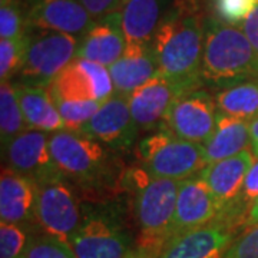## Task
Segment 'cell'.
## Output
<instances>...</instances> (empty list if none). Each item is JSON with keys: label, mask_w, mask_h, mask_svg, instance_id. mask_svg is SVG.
I'll return each instance as SVG.
<instances>
[{"label": "cell", "mask_w": 258, "mask_h": 258, "mask_svg": "<svg viewBox=\"0 0 258 258\" xmlns=\"http://www.w3.org/2000/svg\"><path fill=\"white\" fill-rule=\"evenodd\" d=\"M204 20L197 0H174L151 46L159 72L178 82L201 88Z\"/></svg>", "instance_id": "obj_1"}, {"label": "cell", "mask_w": 258, "mask_h": 258, "mask_svg": "<svg viewBox=\"0 0 258 258\" xmlns=\"http://www.w3.org/2000/svg\"><path fill=\"white\" fill-rule=\"evenodd\" d=\"M258 79V52L241 28L218 18L204 20L203 85L222 91L241 82Z\"/></svg>", "instance_id": "obj_2"}, {"label": "cell", "mask_w": 258, "mask_h": 258, "mask_svg": "<svg viewBox=\"0 0 258 258\" xmlns=\"http://www.w3.org/2000/svg\"><path fill=\"white\" fill-rule=\"evenodd\" d=\"M49 148L59 171L85 189H112L123 181L116 152L81 132L62 129L49 137Z\"/></svg>", "instance_id": "obj_3"}, {"label": "cell", "mask_w": 258, "mask_h": 258, "mask_svg": "<svg viewBox=\"0 0 258 258\" xmlns=\"http://www.w3.org/2000/svg\"><path fill=\"white\" fill-rule=\"evenodd\" d=\"M122 184L134 194L132 208L138 225L137 245L162 252L174 220L181 181L154 178L142 168L128 171Z\"/></svg>", "instance_id": "obj_4"}, {"label": "cell", "mask_w": 258, "mask_h": 258, "mask_svg": "<svg viewBox=\"0 0 258 258\" xmlns=\"http://www.w3.org/2000/svg\"><path fill=\"white\" fill-rule=\"evenodd\" d=\"M69 244L76 258H126L137 247L118 201L82 203L81 222Z\"/></svg>", "instance_id": "obj_5"}, {"label": "cell", "mask_w": 258, "mask_h": 258, "mask_svg": "<svg viewBox=\"0 0 258 258\" xmlns=\"http://www.w3.org/2000/svg\"><path fill=\"white\" fill-rule=\"evenodd\" d=\"M141 168L154 178L184 181L204 169L203 144L185 141L161 129L138 144Z\"/></svg>", "instance_id": "obj_6"}, {"label": "cell", "mask_w": 258, "mask_h": 258, "mask_svg": "<svg viewBox=\"0 0 258 258\" xmlns=\"http://www.w3.org/2000/svg\"><path fill=\"white\" fill-rule=\"evenodd\" d=\"M22 85L49 88L50 82L76 57L79 37L50 30L29 29Z\"/></svg>", "instance_id": "obj_7"}, {"label": "cell", "mask_w": 258, "mask_h": 258, "mask_svg": "<svg viewBox=\"0 0 258 258\" xmlns=\"http://www.w3.org/2000/svg\"><path fill=\"white\" fill-rule=\"evenodd\" d=\"M69 179L57 175L37 185L35 220L42 232L69 242L81 222V205Z\"/></svg>", "instance_id": "obj_8"}, {"label": "cell", "mask_w": 258, "mask_h": 258, "mask_svg": "<svg viewBox=\"0 0 258 258\" xmlns=\"http://www.w3.org/2000/svg\"><path fill=\"white\" fill-rule=\"evenodd\" d=\"M254 164V154L248 149L235 157L207 164L200 172L205 185L220 205L221 214L218 218L231 220L245 227L247 214L238 205L244 179Z\"/></svg>", "instance_id": "obj_9"}, {"label": "cell", "mask_w": 258, "mask_h": 258, "mask_svg": "<svg viewBox=\"0 0 258 258\" xmlns=\"http://www.w3.org/2000/svg\"><path fill=\"white\" fill-rule=\"evenodd\" d=\"M215 98L201 88L181 95L166 115L161 129L169 131L178 138L204 144L217 125Z\"/></svg>", "instance_id": "obj_10"}, {"label": "cell", "mask_w": 258, "mask_h": 258, "mask_svg": "<svg viewBox=\"0 0 258 258\" xmlns=\"http://www.w3.org/2000/svg\"><path fill=\"white\" fill-rule=\"evenodd\" d=\"M53 99L108 101L115 95L109 68L75 57L49 85Z\"/></svg>", "instance_id": "obj_11"}, {"label": "cell", "mask_w": 258, "mask_h": 258, "mask_svg": "<svg viewBox=\"0 0 258 258\" xmlns=\"http://www.w3.org/2000/svg\"><path fill=\"white\" fill-rule=\"evenodd\" d=\"M79 132L103 147L120 152L134 147L139 126L132 118L128 98L115 93L102 103Z\"/></svg>", "instance_id": "obj_12"}, {"label": "cell", "mask_w": 258, "mask_h": 258, "mask_svg": "<svg viewBox=\"0 0 258 258\" xmlns=\"http://www.w3.org/2000/svg\"><path fill=\"white\" fill-rule=\"evenodd\" d=\"M8 168L33 182H43L62 175L49 148L46 132L26 129L3 147Z\"/></svg>", "instance_id": "obj_13"}, {"label": "cell", "mask_w": 258, "mask_h": 258, "mask_svg": "<svg viewBox=\"0 0 258 258\" xmlns=\"http://www.w3.org/2000/svg\"><path fill=\"white\" fill-rule=\"evenodd\" d=\"M194 89L198 88L174 81L159 72L128 96L132 118L139 129L162 128L166 115L176 99Z\"/></svg>", "instance_id": "obj_14"}, {"label": "cell", "mask_w": 258, "mask_h": 258, "mask_svg": "<svg viewBox=\"0 0 258 258\" xmlns=\"http://www.w3.org/2000/svg\"><path fill=\"white\" fill-rule=\"evenodd\" d=\"M220 214V205L200 174L181 181L174 220L168 231L166 247L186 232L217 220Z\"/></svg>", "instance_id": "obj_15"}, {"label": "cell", "mask_w": 258, "mask_h": 258, "mask_svg": "<svg viewBox=\"0 0 258 258\" xmlns=\"http://www.w3.org/2000/svg\"><path fill=\"white\" fill-rule=\"evenodd\" d=\"M95 22L78 0H30L26 8L28 30H50L81 39Z\"/></svg>", "instance_id": "obj_16"}, {"label": "cell", "mask_w": 258, "mask_h": 258, "mask_svg": "<svg viewBox=\"0 0 258 258\" xmlns=\"http://www.w3.org/2000/svg\"><path fill=\"white\" fill-rule=\"evenodd\" d=\"M240 224L217 218L171 242L159 258H222L238 237Z\"/></svg>", "instance_id": "obj_17"}, {"label": "cell", "mask_w": 258, "mask_h": 258, "mask_svg": "<svg viewBox=\"0 0 258 258\" xmlns=\"http://www.w3.org/2000/svg\"><path fill=\"white\" fill-rule=\"evenodd\" d=\"M126 46L128 42L122 29L120 10H118L96 20L92 28L79 39L76 57L109 68L123 55Z\"/></svg>", "instance_id": "obj_18"}, {"label": "cell", "mask_w": 258, "mask_h": 258, "mask_svg": "<svg viewBox=\"0 0 258 258\" xmlns=\"http://www.w3.org/2000/svg\"><path fill=\"white\" fill-rule=\"evenodd\" d=\"M116 95L126 96L159 74V64L151 45L128 43L123 55L109 66Z\"/></svg>", "instance_id": "obj_19"}, {"label": "cell", "mask_w": 258, "mask_h": 258, "mask_svg": "<svg viewBox=\"0 0 258 258\" xmlns=\"http://www.w3.org/2000/svg\"><path fill=\"white\" fill-rule=\"evenodd\" d=\"M37 185L26 176L3 168L0 178V218L8 224H33Z\"/></svg>", "instance_id": "obj_20"}, {"label": "cell", "mask_w": 258, "mask_h": 258, "mask_svg": "<svg viewBox=\"0 0 258 258\" xmlns=\"http://www.w3.org/2000/svg\"><path fill=\"white\" fill-rule=\"evenodd\" d=\"M174 0H128L120 9L128 43L151 45Z\"/></svg>", "instance_id": "obj_21"}, {"label": "cell", "mask_w": 258, "mask_h": 258, "mask_svg": "<svg viewBox=\"0 0 258 258\" xmlns=\"http://www.w3.org/2000/svg\"><path fill=\"white\" fill-rule=\"evenodd\" d=\"M251 145L248 120L217 113V125L212 135L203 144L205 164L235 157Z\"/></svg>", "instance_id": "obj_22"}, {"label": "cell", "mask_w": 258, "mask_h": 258, "mask_svg": "<svg viewBox=\"0 0 258 258\" xmlns=\"http://www.w3.org/2000/svg\"><path fill=\"white\" fill-rule=\"evenodd\" d=\"M19 103L23 112L29 129L42 132H57L64 129L60 113L56 108L55 101L49 88L15 85Z\"/></svg>", "instance_id": "obj_23"}, {"label": "cell", "mask_w": 258, "mask_h": 258, "mask_svg": "<svg viewBox=\"0 0 258 258\" xmlns=\"http://www.w3.org/2000/svg\"><path fill=\"white\" fill-rule=\"evenodd\" d=\"M218 112L251 122L258 116V79L241 82L215 95Z\"/></svg>", "instance_id": "obj_24"}, {"label": "cell", "mask_w": 258, "mask_h": 258, "mask_svg": "<svg viewBox=\"0 0 258 258\" xmlns=\"http://www.w3.org/2000/svg\"><path fill=\"white\" fill-rule=\"evenodd\" d=\"M28 125L16 95V86L10 81L0 85V137L2 147H5L10 139L18 137Z\"/></svg>", "instance_id": "obj_25"}, {"label": "cell", "mask_w": 258, "mask_h": 258, "mask_svg": "<svg viewBox=\"0 0 258 258\" xmlns=\"http://www.w3.org/2000/svg\"><path fill=\"white\" fill-rule=\"evenodd\" d=\"M37 232L32 224L0 225V258H22L32 238Z\"/></svg>", "instance_id": "obj_26"}, {"label": "cell", "mask_w": 258, "mask_h": 258, "mask_svg": "<svg viewBox=\"0 0 258 258\" xmlns=\"http://www.w3.org/2000/svg\"><path fill=\"white\" fill-rule=\"evenodd\" d=\"M53 101L60 113V118L63 120L64 129L75 132H79L102 105V102L99 101H64V99H53Z\"/></svg>", "instance_id": "obj_27"}, {"label": "cell", "mask_w": 258, "mask_h": 258, "mask_svg": "<svg viewBox=\"0 0 258 258\" xmlns=\"http://www.w3.org/2000/svg\"><path fill=\"white\" fill-rule=\"evenodd\" d=\"M28 36L19 39L0 40V79L2 82L10 81L16 74H20L26 55Z\"/></svg>", "instance_id": "obj_28"}, {"label": "cell", "mask_w": 258, "mask_h": 258, "mask_svg": "<svg viewBox=\"0 0 258 258\" xmlns=\"http://www.w3.org/2000/svg\"><path fill=\"white\" fill-rule=\"evenodd\" d=\"M28 33L26 10L16 0L0 2V37L19 39Z\"/></svg>", "instance_id": "obj_29"}, {"label": "cell", "mask_w": 258, "mask_h": 258, "mask_svg": "<svg viewBox=\"0 0 258 258\" xmlns=\"http://www.w3.org/2000/svg\"><path fill=\"white\" fill-rule=\"evenodd\" d=\"M22 258H76L69 242L40 232L36 234Z\"/></svg>", "instance_id": "obj_30"}, {"label": "cell", "mask_w": 258, "mask_h": 258, "mask_svg": "<svg viewBox=\"0 0 258 258\" xmlns=\"http://www.w3.org/2000/svg\"><path fill=\"white\" fill-rule=\"evenodd\" d=\"M257 5L258 0H215V12L221 22L240 28Z\"/></svg>", "instance_id": "obj_31"}, {"label": "cell", "mask_w": 258, "mask_h": 258, "mask_svg": "<svg viewBox=\"0 0 258 258\" xmlns=\"http://www.w3.org/2000/svg\"><path fill=\"white\" fill-rule=\"evenodd\" d=\"M222 258H258V225L241 232Z\"/></svg>", "instance_id": "obj_32"}, {"label": "cell", "mask_w": 258, "mask_h": 258, "mask_svg": "<svg viewBox=\"0 0 258 258\" xmlns=\"http://www.w3.org/2000/svg\"><path fill=\"white\" fill-rule=\"evenodd\" d=\"M258 198V161L254 162L252 166L249 168L248 174L244 179V185L240 194V200H238V205L242 211L248 214L249 207L252 203ZM247 218V217H245Z\"/></svg>", "instance_id": "obj_33"}, {"label": "cell", "mask_w": 258, "mask_h": 258, "mask_svg": "<svg viewBox=\"0 0 258 258\" xmlns=\"http://www.w3.org/2000/svg\"><path fill=\"white\" fill-rule=\"evenodd\" d=\"M95 20L105 18L122 8V0H78Z\"/></svg>", "instance_id": "obj_34"}, {"label": "cell", "mask_w": 258, "mask_h": 258, "mask_svg": "<svg viewBox=\"0 0 258 258\" xmlns=\"http://www.w3.org/2000/svg\"><path fill=\"white\" fill-rule=\"evenodd\" d=\"M240 28L245 33V36L248 37L251 45L258 52V5L254 12L249 15V18L241 25Z\"/></svg>", "instance_id": "obj_35"}, {"label": "cell", "mask_w": 258, "mask_h": 258, "mask_svg": "<svg viewBox=\"0 0 258 258\" xmlns=\"http://www.w3.org/2000/svg\"><path fill=\"white\" fill-rule=\"evenodd\" d=\"M161 257V252L154 251V249L144 248V247H139L137 245L135 248L132 249L128 254L126 258H159Z\"/></svg>", "instance_id": "obj_36"}, {"label": "cell", "mask_w": 258, "mask_h": 258, "mask_svg": "<svg viewBox=\"0 0 258 258\" xmlns=\"http://www.w3.org/2000/svg\"><path fill=\"white\" fill-rule=\"evenodd\" d=\"M249 134H251V148L252 154L258 159V116L249 122Z\"/></svg>", "instance_id": "obj_37"}, {"label": "cell", "mask_w": 258, "mask_h": 258, "mask_svg": "<svg viewBox=\"0 0 258 258\" xmlns=\"http://www.w3.org/2000/svg\"><path fill=\"white\" fill-rule=\"evenodd\" d=\"M252 225H258V198L252 203L249 207L247 218H245V227H252Z\"/></svg>", "instance_id": "obj_38"}, {"label": "cell", "mask_w": 258, "mask_h": 258, "mask_svg": "<svg viewBox=\"0 0 258 258\" xmlns=\"http://www.w3.org/2000/svg\"><path fill=\"white\" fill-rule=\"evenodd\" d=\"M128 0H122V6H123V3H126Z\"/></svg>", "instance_id": "obj_39"}]
</instances>
